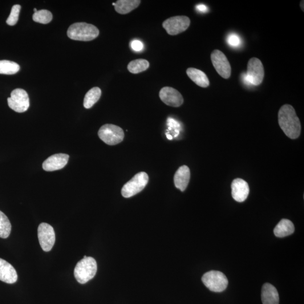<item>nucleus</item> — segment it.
Masks as SVG:
<instances>
[{
	"mask_svg": "<svg viewBox=\"0 0 304 304\" xmlns=\"http://www.w3.org/2000/svg\"><path fill=\"white\" fill-rule=\"evenodd\" d=\"M278 123L284 133L289 138L296 139L301 135V121L292 105L285 104L279 109Z\"/></svg>",
	"mask_w": 304,
	"mask_h": 304,
	"instance_id": "1",
	"label": "nucleus"
},
{
	"mask_svg": "<svg viewBox=\"0 0 304 304\" xmlns=\"http://www.w3.org/2000/svg\"><path fill=\"white\" fill-rule=\"evenodd\" d=\"M99 35L98 28L87 23H76L72 24L67 31L68 38L81 42H90Z\"/></svg>",
	"mask_w": 304,
	"mask_h": 304,
	"instance_id": "2",
	"label": "nucleus"
},
{
	"mask_svg": "<svg viewBox=\"0 0 304 304\" xmlns=\"http://www.w3.org/2000/svg\"><path fill=\"white\" fill-rule=\"evenodd\" d=\"M97 263L95 259L84 256L82 260L79 261L74 270L75 277L79 283L85 284L90 281L97 271Z\"/></svg>",
	"mask_w": 304,
	"mask_h": 304,
	"instance_id": "3",
	"label": "nucleus"
},
{
	"mask_svg": "<svg viewBox=\"0 0 304 304\" xmlns=\"http://www.w3.org/2000/svg\"><path fill=\"white\" fill-rule=\"evenodd\" d=\"M202 281L208 289L215 293H221L228 285V279L219 271H208L203 275Z\"/></svg>",
	"mask_w": 304,
	"mask_h": 304,
	"instance_id": "4",
	"label": "nucleus"
},
{
	"mask_svg": "<svg viewBox=\"0 0 304 304\" xmlns=\"http://www.w3.org/2000/svg\"><path fill=\"white\" fill-rule=\"evenodd\" d=\"M149 181L148 174L141 172L136 174L132 179L126 183L121 190L122 195L125 198H130L140 193L147 185Z\"/></svg>",
	"mask_w": 304,
	"mask_h": 304,
	"instance_id": "5",
	"label": "nucleus"
},
{
	"mask_svg": "<svg viewBox=\"0 0 304 304\" xmlns=\"http://www.w3.org/2000/svg\"><path fill=\"white\" fill-rule=\"evenodd\" d=\"M98 136L105 144L115 145L123 141L125 133L123 129L116 125L105 124L99 129Z\"/></svg>",
	"mask_w": 304,
	"mask_h": 304,
	"instance_id": "6",
	"label": "nucleus"
},
{
	"mask_svg": "<svg viewBox=\"0 0 304 304\" xmlns=\"http://www.w3.org/2000/svg\"><path fill=\"white\" fill-rule=\"evenodd\" d=\"M9 107L16 112L23 113L30 107V98L27 92L22 88H16L7 99Z\"/></svg>",
	"mask_w": 304,
	"mask_h": 304,
	"instance_id": "7",
	"label": "nucleus"
},
{
	"mask_svg": "<svg viewBox=\"0 0 304 304\" xmlns=\"http://www.w3.org/2000/svg\"><path fill=\"white\" fill-rule=\"evenodd\" d=\"M190 20L186 16H175L165 20L162 26L170 35L180 34L188 29Z\"/></svg>",
	"mask_w": 304,
	"mask_h": 304,
	"instance_id": "8",
	"label": "nucleus"
},
{
	"mask_svg": "<svg viewBox=\"0 0 304 304\" xmlns=\"http://www.w3.org/2000/svg\"><path fill=\"white\" fill-rule=\"evenodd\" d=\"M264 68L261 61L257 58H251L247 64V77L249 82L259 86L264 78Z\"/></svg>",
	"mask_w": 304,
	"mask_h": 304,
	"instance_id": "9",
	"label": "nucleus"
},
{
	"mask_svg": "<svg viewBox=\"0 0 304 304\" xmlns=\"http://www.w3.org/2000/svg\"><path fill=\"white\" fill-rule=\"evenodd\" d=\"M38 238L43 251L48 252L52 249L55 242L54 228L47 223H41L38 228Z\"/></svg>",
	"mask_w": 304,
	"mask_h": 304,
	"instance_id": "10",
	"label": "nucleus"
},
{
	"mask_svg": "<svg viewBox=\"0 0 304 304\" xmlns=\"http://www.w3.org/2000/svg\"><path fill=\"white\" fill-rule=\"evenodd\" d=\"M211 59L216 70L222 78L228 79L231 76L230 64L225 55L218 50H215L211 54Z\"/></svg>",
	"mask_w": 304,
	"mask_h": 304,
	"instance_id": "11",
	"label": "nucleus"
},
{
	"mask_svg": "<svg viewBox=\"0 0 304 304\" xmlns=\"http://www.w3.org/2000/svg\"><path fill=\"white\" fill-rule=\"evenodd\" d=\"M159 96L160 99L170 107H179L184 103V98L180 92L171 87L161 88Z\"/></svg>",
	"mask_w": 304,
	"mask_h": 304,
	"instance_id": "12",
	"label": "nucleus"
},
{
	"mask_svg": "<svg viewBox=\"0 0 304 304\" xmlns=\"http://www.w3.org/2000/svg\"><path fill=\"white\" fill-rule=\"evenodd\" d=\"M69 157L67 154H55L43 162V168L46 172H54L62 169L67 164Z\"/></svg>",
	"mask_w": 304,
	"mask_h": 304,
	"instance_id": "13",
	"label": "nucleus"
},
{
	"mask_svg": "<svg viewBox=\"0 0 304 304\" xmlns=\"http://www.w3.org/2000/svg\"><path fill=\"white\" fill-rule=\"evenodd\" d=\"M232 195L233 199L238 202H244L248 197L250 188L248 183L240 178L234 179L232 181Z\"/></svg>",
	"mask_w": 304,
	"mask_h": 304,
	"instance_id": "14",
	"label": "nucleus"
},
{
	"mask_svg": "<svg viewBox=\"0 0 304 304\" xmlns=\"http://www.w3.org/2000/svg\"><path fill=\"white\" fill-rule=\"evenodd\" d=\"M18 280L17 271L9 262L0 258V281L13 284Z\"/></svg>",
	"mask_w": 304,
	"mask_h": 304,
	"instance_id": "15",
	"label": "nucleus"
},
{
	"mask_svg": "<svg viewBox=\"0 0 304 304\" xmlns=\"http://www.w3.org/2000/svg\"><path fill=\"white\" fill-rule=\"evenodd\" d=\"M190 177V169L187 166H181L174 175V184L176 188L184 192L187 188Z\"/></svg>",
	"mask_w": 304,
	"mask_h": 304,
	"instance_id": "16",
	"label": "nucleus"
},
{
	"mask_svg": "<svg viewBox=\"0 0 304 304\" xmlns=\"http://www.w3.org/2000/svg\"><path fill=\"white\" fill-rule=\"evenodd\" d=\"M261 301L263 304H279V297L276 288L270 283H265L262 287Z\"/></svg>",
	"mask_w": 304,
	"mask_h": 304,
	"instance_id": "17",
	"label": "nucleus"
},
{
	"mask_svg": "<svg viewBox=\"0 0 304 304\" xmlns=\"http://www.w3.org/2000/svg\"><path fill=\"white\" fill-rule=\"evenodd\" d=\"M186 74L198 86L204 88L209 87V80L204 72L196 68H189L186 70Z\"/></svg>",
	"mask_w": 304,
	"mask_h": 304,
	"instance_id": "18",
	"label": "nucleus"
},
{
	"mask_svg": "<svg viewBox=\"0 0 304 304\" xmlns=\"http://www.w3.org/2000/svg\"><path fill=\"white\" fill-rule=\"evenodd\" d=\"M295 231L294 225L290 220L283 218L282 219L274 229L275 236L282 238L293 234Z\"/></svg>",
	"mask_w": 304,
	"mask_h": 304,
	"instance_id": "19",
	"label": "nucleus"
},
{
	"mask_svg": "<svg viewBox=\"0 0 304 304\" xmlns=\"http://www.w3.org/2000/svg\"><path fill=\"white\" fill-rule=\"evenodd\" d=\"M140 3V0H119L115 2V9L120 14H127L135 9Z\"/></svg>",
	"mask_w": 304,
	"mask_h": 304,
	"instance_id": "20",
	"label": "nucleus"
},
{
	"mask_svg": "<svg viewBox=\"0 0 304 304\" xmlns=\"http://www.w3.org/2000/svg\"><path fill=\"white\" fill-rule=\"evenodd\" d=\"M101 91L98 87L90 89L85 96L84 106L85 108L90 109L98 101L101 96Z\"/></svg>",
	"mask_w": 304,
	"mask_h": 304,
	"instance_id": "21",
	"label": "nucleus"
},
{
	"mask_svg": "<svg viewBox=\"0 0 304 304\" xmlns=\"http://www.w3.org/2000/svg\"><path fill=\"white\" fill-rule=\"evenodd\" d=\"M149 63L147 60L139 59L131 61L128 66V71L133 74H139L147 70Z\"/></svg>",
	"mask_w": 304,
	"mask_h": 304,
	"instance_id": "22",
	"label": "nucleus"
},
{
	"mask_svg": "<svg viewBox=\"0 0 304 304\" xmlns=\"http://www.w3.org/2000/svg\"><path fill=\"white\" fill-rule=\"evenodd\" d=\"M20 70V66L17 63L9 60H0V74L14 75Z\"/></svg>",
	"mask_w": 304,
	"mask_h": 304,
	"instance_id": "23",
	"label": "nucleus"
},
{
	"mask_svg": "<svg viewBox=\"0 0 304 304\" xmlns=\"http://www.w3.org/2000/svg\"><path fill=\"white\" fill-rule=\"evenodd\" d=\"M11 225L6 215L0 211V238L5 239L9 237Z\"/></svg>",
	"mask_w": 304,
	"mask_h": 304,
	"instance_id": "24",
	"label": "nucleus"
},
{
	"mask_svg": "<svg viewBox=\"0 0 304 304\" xmlns=\"http://www.w3.org/2000/svg\"><path fill=\"white\" fill-rule=\"evenodd\" d=\"M52 19V15L50 11L47 10H41L36 11L33 15V20L35 22L42 23L48 24Z\"/></svg>",
	"mask_w": 304,
	"mask_h": 304,
	"instance_id": "25",
	"label": "nucleus"
},
{
	"mask_svg": "<svg viewBox=\"0 0 304 304\" xmlns=\"http://www.w3.org/2000/svg\"><path fill=\"white\" fill-rule=\"evenodd\" d=\"M21 9L19 5H15L12 7L9 17L6 20V23L9 26H14L18 22L19 15Z\"/></svg>",
	"mask_w": 304,
	"mask_h": 304,
	"instance_id": "26",
	"label": "nucleus"
},
{
	"mask_svg": "<svg viewBox=\"0 0 304 304\" xmlns=\"http://www.w3.org/2000/svg\"><path fill=\"white\" fill-rule=\"evenodd\" d=\"M228 42L231 46L237 47L240 45L241 40L236 34H231L228 36Z\"/></svg>",
	"mask_w": 304,
	"mask_h": 304,
	"instance_id": "27",
	"label": "nucleus"
},
{
	"mask_svg": "<svg viewBox=\"0 0 304 304\" xmlns=\"http://www.w3.org/2000/svg\"><path fill=\"white\" fill-rule=\"evenodd\" d=\"M131 46L133 50L140 51L143 48V44L139 40H134L131 43Z\"/></svg>",
	"mask_w": 304,
	"mask_h": 304,
	"instance_id": "28",
	"label": "nucleus"
},
{
	"mask_svg": "<svg viewBox=\"0 0 304 304\" xmlns=\"http://www.w3.org/2000/svg\"><path fill=\"white\" fill-rule=\"evenodd\" d=\"M197 9L201 11H205L207 10V7L204 5H200L197 6Z\"/></svg>",
	"mask_w": 304,
	"mask_h": 304,
	"instance_id": "29",
	"label": "nucleus"
},
{
	"mask_svg": "<svg viewBox=\"0 0 304 304\" xmlns=\"http://www.w3.org/2000/svg\"><path fill=\"white\" fill-rule=\"evenodd\" d=\"M304 1H301V9L302 10L304 11Z\"/></svg>",
	"mask_w": 304,
	"mask_h": 304,
	"instance_id": "30",
	"label": "nucleus"
},
{
	"mask_svg": "<svg viewBox=\"0 0 304 304\" xmlns=\"http://www.w3.org/2000/svg\"><path fill=\"white\" fill-rule=\"evenodd\" d=\"M167 137H168V138L169 140H172V139H173V137H172V136L171 135H167Z\"/></svg>",
	"mask_w": 304,
	"mask_h": 304,
	"instance_id": "31",
	"label": "nucleus"
},
{
	"mask_svg": "<svg viewBox=\"0 0 304 304\" xmlns=\"http://www.w3.org/2000/svg\"><path fill=\"white\" fill-rule=\"evenodd\" d=\"M34 11H35V13H36V11H38L37 9H36V8L35 9H34Z\"/></svg>",
	"mask_w": 304,
	"mask_h": 304,
	"instance_id": "32",
	"label": "nucleus"
}]
</instances>
